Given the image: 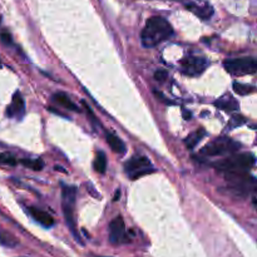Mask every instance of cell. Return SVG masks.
<instances>
[{
  "label": "cell",
  "instance_id": "1",
  "mask_svg": "<svg viewBox=\"0 0 257 257\" xmlns=\"http://www.w3.org/2000/svg\"><path fill=\"white\" fill-rule=\"evenodd\" d=\"M173 35V28L162 16H152L147 20L141 34L142 45L152 48L163 41L168 40Z\"/></svg>",
  "mask_w": 257,
  "mask_h": 257
},
{
  "label": "cell",
  "instance_id": "2",
  "mask_svg": "<svg viewBox=\"0 0 257 257\" xmlns=\"http://www.w3.org/2000/svg\"><path fill=\"white\" fill-rule=\"evenodd\" d=\"M225 177L230 182L227 192L231 193L234 197L245 198L250 192H255L256 190V180L254 176L247 175V172L225 173Z\"/></svg>",
  "mask_w": 257,
  "mask_h": 257
},
{
  "label": "cell",
  "instance_id": "3",
  "mask_svg": "<svg viewBox=\"0 0 257 257\" xmlns=\"http://www.w3.org/2000/svg\"><path fill=\"white\" fill-rule=\"evenodd\" d=\"M256 163V157L252 153L231 154L225 160L215 163V168L224 173L232 172H249Z\"/></svg>",
  "mask_w": 257,
  "mask_h": 257
},
{
  "label": "cell",
  "instance_id": "4",
  "mask_svg": "<svg viewBox=\"0 0 257 257\" xmlns=\"http://www.w3.org/2000/svg\"><path fill=\"white\" fill-rule=\"evenodd\" d=\"M75 198H77V187L74 186H63L62 190V207L63 214H64L65 224L69 227L70 232L73 234L74 239L78 242L82 244L80 237L78 235L77 229H75L74 222V206H75Z\"/></svg>",
  "mask_w": 257,
  "mask_h": 257
},
{
  "label": "cell",
  "instance_id": "5",
  "mask_svg": "<svg viewBox=\"0 0 257 257\" xmlns=\"http://www.w3.org/2000/svg\"><path fill=\"white\" fill-rule=\"evenodd\" d=\"M241 148V144L229 137H220L211 143L203 147L201 153L207 157H220V156H231Z\"/></svg>",
  "mask_w": 257,
  "mask_h": 257
},
{
  "label": "cell",
  "instance_id": "6",
  "mask_svg": "<svg viewBox=\"0 0 257 257\" xmlns=\"http://www.w3.org/2000/svg\"><path fill=\"white\" fill-rule=\"evenodd\" d=\"M124 171H126V175L131 180H138V178L143 177V176L153 173L156 170H154L151 161L147 157H143V156H134V157H132L126 163Z\"/></svg>",
  "mask_w": 257,
  "mask_h": 257
},
{
  "label": "cell",
  "instance_id": "7",
  "mask_svg": "<svg viewBox=\"0 0 257 257\" xmlns=\"http://www.w3.org/2000/svg\"><path fill=\"white\" fill-rule=\"evenodd\" d=\"M225 69L232 75H247L256 73L257 63L254 57L236 58V59H227L224 63Z\"/></svg>",
  "mask_w": 257,
  "mask_h": 257
},
{
  "label": "cell",
  "instance_id": "8",
  "mask_svg": "<svg viewBox=\"0 0 257 257\" xmlns=\"http://www.w3.org/2000/svg\"><path fill=\"white\" fill-rule=\"evenodd\" d=\"M209 60L205 57L200 55H188L181 60V68H182L183 74L188 77H198L202 74L207 67H209Z\"/></svg>",
  "mask_w": 257,
  "mask_h": 257
},
{
  "label": "cell",
  "instance_id": "9",
  "mask_svg": "<svg viewBox=\"0 0 257 257\" xmlns=\"http://www.w3.org/2000/svg\"><path fill=\"white\" fill-rule=\"evenodd\" d=\"M109 241L113 245H122L128 241L126 225L121 216L112 220L109 224Z\"/></svg>",
  "mask_w": 257,
  "mask_h": 257
},
{
  "label": "cell",
  "instance_id": "10",
  "mask_svg": "<svg viewBox=\"0 0 257 257\" xmlns=\"http://www.w3.org/2000/svg\"><path fill=\"white\" fill-rule=\"evenodd\" d=\"M186 9L197 15L202 20H209L215 14V9L209 1L206 0H192L186 3Z\"/></svg>",
  "mask_w": 257,
  "mask_h": 257
},
{
  "label": "cell",
  "instance_id": "11",
  "mask_svg": "<svg viewBox=\"0 0 257 257\" xmlns=\"http://www.w3.org/2000/svg\"><path fill=\"white\" fill-rule=\"evenodd\" d=\"M24 113H25V104H24V99L21 97L20 92H15L13 95V99H11L10 106L6 108V116L13 118H23Z\"/></svg>",
  "mask_w": 257,
  "mask_h": 257
},
{
  "label": "cell",
  "instance_id": "12",
  "mask_svg": "<svg viewBox=\"0 0 257 257\" xmlns=\"http://www.w3.org/2000/svg\"><path fill=\"white\" fill-rule=\"evenodd\" d=\"M215 106L217 107V108L222 109V111L225 112H235L239 109V102H237L236 99H235L234 97H232L231 94H225L222 95L220 99L216 100V103H215Z\"/></svg>",
  "mask_w": 257,
  "mask_h": 257
},
{
  "label": "cell",
  "instance_id": "13",
  "mask_svg": "<svg viewBox=\"0 0 257 257\" xmlns=\"http://www.w3.org/2000/svg\"><path fill=\"white\" fill-rule=\"evenodd\" d=\"M29 212H30V215L33 216V219L35 220V221H38L41 226L44 227L54 226V220H53V217H51L48 212L41 211V210L35 209V207H30V209H29Z\"/></svg>",
  "mask_w": 257,
  "mask_h": 257
},
{
  "label": "cell",
  "instance_id": "14",
  "mask_svg": "<svg viewBox=\"0 0 257 257\" xmlns=\"http://www.w3.org/2000/svg\"><path fill=\"white\" fill-rule=\"evenodd\" d=\"M107 143L109 144V147L112 148V151L116 152V153H124L126 152V144L122 141L119 137H117L116 134L113 133H107L106 134Z\"/></svg>",
  "mask_w": 257,
  "mask_h": 257
},
{
  "label": "cell",
  "instance_id": "15",
  "mask_svg": "<svg viewBox=\"0 0 257 257\" xmlns=\"http://www.w3.org/2000/svg\"><path fill=\"white\" fill-rule=\"evenodd\" d=\"M53 100L57 102L59 106H62L63 108L65 109H69V111H74V112L79 111L77 104H74V103L69 99V97H68L67 94H64V93H57V94H54L53 95Z\"/></svg>",
  "mask_w": 257,
  "mask_h": 257
},
{
  "label": "cell",
  "instance_id": "16",
  "mask_svg": "<svg viewBox=\"0 0 257 257\" xmlns=\"http://www.w3.org/2000/svg\"><path fill=\"white\" fill-rule=\"evenodd\" d=\"M206 136L205 129H197V131L192 132L191 134H188L185 139V144L187 146L188 149H193L198 143L201 142V139H203V137Z\"/></svg>",
  "mask_w": 257,
  "mask_h": 257
},
{
  "label": "cell",
  "instance_id": "17",
  "mask_svg": "<svg viewBox=\"0 0 257 257\" xmlns=\"http://www.w3.org/2000/svg\"><path fill=\"white\" fill-rule=\"evenodd\" d=\"M93 166H94V170L97 171L98 173H104V172H106L107 157H106V154H104V152H102V151L97 152V154H95V160H94V163H93Z\"/></svg>",
  "mask_w": 257,
  "mask_h": 257
},
{
  "label": "cell",
  "instance_id": "18",
  "mask_svg": "<svg viewBox=\"0 0 257 257\" xmlns=\"http://www.w3.org/2000/svg\"><path fill=\"white\" fill-rule=\"evenodd\" d=\"M234 90L240 95H247L251 94V93L255 92V87L254 85L250 84H244V83H239L235 82L234 83Z\"/></svg>",
  "mask_w": 257,
  "mask_h": 257
},
{
  "label": "cell",
  "instance_id": "19",
  "mask_svg": "<svg viewBox=\"0 0 257 257\" xmlns=\"http://www.w3.org/2000/svg\"><path fill=\"white\" fill-rule=\"evenodd\" d=\"M0 244L6 247H15L18 241L8 232H0Z\"/></svg>",
  "mask_w": 257,
  "mask_h": 257
},
{
  "label": "cell",
  "instance_id": "20",
  "mask_svg": "<svg viewBox=\"0 0 257 257\" xmlns=\"http://www.w3.org/2000/svg\"><path fill=\"white\" fill-rule=\"evenodd\" d=\"M21 163H23L24 166H26V167L31 168L33 171H41L44 167V163L43 161L40 160H21Z\"/></svg>",
  "mask_w": 257,
  "mask_h": 257
},
{
  "label": "cell",
  "instance_id": "21",
  "mask_svg": "<svg viewBox=\"0 0 257 257\" xmlns=\"http://www.w3.org/2000/svg\"><path fill=\"white\" fill-rule=\"evenodd\" d=\"M16 158L10 153H0V165L16 166Z\"/></svg>",
  "mask_w": 257,
  "mask_h": 257
},
{
  "label": "cell",
  "instance_id": "22",
  "mask_svg": "<svg viewBox=\"0 0 257 257\" xmlns=\"http://www.w3.org/2000/svg\"><path fill=\"white\" fill-rule=\"evenodd\" d=\"M245 122H246V119H245L242 116H232L231 121H230V124H229V128L242 126V124H245Z\"/></svg>",
  "mask_w": 257,
  "mask_h": 257
},
{
  "label": "cell",
  "instance_id": "23",
  "mask_svg": "<svg viewBox=\"0 0 257 257\" xmlns=\"http://www.w3.org/2000/svg\"><path fill=\"white\" fill-rule=\"evenodd\" d=\"M154 78L160 80V82H162V80H165L167 78V72H165V70H157V72L154 73Z\"/></svg>",
  "mask_w": 257,
  "mask_h": 257
},
{
  "label": "cell",
  "instance_id": "24",
  "mask_svg": "<svg viewBox=\"0 0 257 257\" xmlns=\"http://www.w3.org/2000/svg\"><path fill=\"white\" fill-rule=\"evenodd\" d=\"M0 39H1V41L5 44H10L11 43V36L9 33H1L0 34Z\"/></svg>",
  "mask_w": 257,
  "mask_h": 257
},
{
  "label": "cell",
  "instance_id": "25",
  "mask_svg": "<svg viewBox=\"0 0 257 257\" xmlns=\"http://www.w3.org/2000/svg\"><path fill=\"white\" fill-rule=\"evenodd\" d=\"M183 117H185L186 119H190L191 118V113H188V112H187V113H186V112L183 111Z\"/></svg>",
  "mask_w": 257,
  "mask_h": 257
},
{
  "label": "cell",
  "instance_id": "26",
  "mask_svg": "<svg viewBox=\"0 0 257 257\" xmlns=\"http://www.w3.org/2000/svg\"><path fill=\"white\" fill-rule=\"evenodd\" d=\"M175 1H183V0H175Z\"/></svg>",
  "mask_w": 257,
  "mask_h": 257
},
{
  "label": "cell",
  "instance_id": "27",
  "mask_svg": "<svg viewBox=\"0 0 257 257\" xmlns=\"http://www.w3.org/2000/svg\"><path fill=\"white\" fill-rule=\"evenodd\" d=\"M0 68H1V63H0Z\"/></svg>",
  "mask_w": 257,
  "mask_h": 257
}]
</instances>
